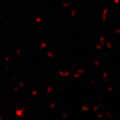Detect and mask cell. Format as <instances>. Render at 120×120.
I'll use <instances>...</instances> for the list:
<instances>
[{"instance_id": "1", "label": "cell", "mask_w": 120, "mask_h": 120, "mask_svg": "<svg viewBox=\"0 0 120 120\" xmlns=\"http://www.w3.org/2000/svg\"><path fill=\"white\" fill-rule=\"evenodd\" d=\"M108 12H109L108 8H105V9H104V10H103V12H102V20L104 22L106 21Z\"/></svg>"}, {"instance_id": "2", "label": "cell", "mask_w": 120, "mask_h": 120, "mask_svg": "<svg viewBox=\"0 0 120 120\" xmlns=\"http://www.w3.org/2000/svg\"><path fill=\"white\" fill-rule=\"evenodd\" d=\"M59 75H61L62 77H67V76H69L70 75V72H64V71H59Z\"/></svg>"}, {"instance_id": "3", "label": "cell", "mask_w": 120, "mask_h": 120, "mask_svg": "<svg viewBox=\"0 0 120 120\" xmlns=\"http://www.w3.org/2000/svg\"><path fill=\"white\" fill-rule=\"evenodd\" d=\"M47 46V44L46 42H42L41 45H40V50H42V49H44Z\"/></svg>"}, {"instance_id": "4", "label": "cell", "mask_w": 120, "mask_h": 120, "mask_svg": "<svg viewBox=\"0 0 120 120\" xmlns=\"http://www.w3.org/2000/svg\"><path fill=\"white\" fill-rule=\"evenodd\" d=\"M104 41H105V37L104 36H101L100 38V42H101V46L104 45Z\"/></svg>"}, {"instance_id": "5", "label": "cell", "mask_w": 120, "mask_h": 120, "mask_svg": "<svg viewBox=\"0 0 120 120\" xmlns=\"http://www.w3.org/2000/svg\"><path fill=\"white\" fill-rule=\"evenodd\" d=\"M82 111H88L90 110V107L88 106H85H85H82Z\"/></svg>"}, {"instance_id": "6", "label": "cell", "mask_w": 120, "mask_h": 120, "mask_svg": "<svg viewBox=\"0 0 120 120\" xmlns=\"http://www.w3.org/2000/svg\"><path fill=\"white\" fill-rule=\"evenodd\" d=\"M46 55L50 57V58H53L54 57V54L51 52V51H47V53H46Z\"/></svg>"}, {"instance_id": "7", "label": "cell", "mask_w": 120, "mask_h": 120, "mask_svg": "<svg viewBox=\"0 0 120 120\" xmlns=\"http://www.w3.org/2000/svg\"><path fill=\"white\" fill-rule=\"evenodd\" d=\"M52 90H53V87H52V86H49V87L47 88L46 93H50L52 92Z\"/></svg>"}, {"instance_id": "8", "label": "cell", "mask_w": 120, "mask_h": 120, "mask_svg": "<svg viewBox=\"0 0 120 120\" xmlns=\"http://www.w3.org/2000/svg\"><path fill=\"white\" fill-rule=\"evenodd\" d=\"M36 22H42V18L41 17H40V16H38V17H36Z\"/></svg>"}, {"instance_id": "9", "label": "cell", "mask_w": 120, "mask_h": 120, "mask_svg": "<svg viewBox=\"0 0 120 120\" xmlns=\"http://www.w3.org/2000/svg\"><path fill=\"white\" fill-rule=\"evenodd\" d=\"M80 77V74L78 73V72L75 73V74L73 75V78H79Z\"/></svg>"}, {"instance_id": "10", "label": "cell", "mask_w": 120, "mask_h": 120, "mask_svg": "<svg viewBox=\"0 0 120 120\" xmlns=\"http://www.w3.org/2000/svg\"><path fill=\"white\" fill-rule=\"evenodd\" d=\"M106 46L108 47V49H111V48H112V44H111V43H110V42H107L106 43Z\"/></svg>"}, {"instance_id": "11", "label": "cell", "mask_w": 120, "mask_h": 120, "mask_svg": "<svg viewBox=\"0 0 120 120\" xmlns=\"http://www.w3.org/2000/svg\"><path fill=\"white\" fill-rule=\"evenodd\" d=\"M85 72V69H78V72L80 73V75L81 74H83Z\"/></svg>"}, {"instance_id": "12", "label": "cell", "mask_w": 120, "mask_h": 120, "mask_svg": "<svg viewBox=\"0 0 120 120\" xmlns=\"http://www.w3.org/2000/svg\"><path fill=\"white\" fill-rule=\"evenodd\" d=\"M56 107V103H51L50 105V109H54Z\"/></svg>"}, {"instance_id": "13", "label": "cell", "mask_w": 120, "mask_h": 120, "mask_svg": "<svg viewBox=\"0 0 120 120\" xmlns=\"http://www.w3.org/2000/svg\"><path fill=\"white\" fill-rule=\"evenodd\" d=\"M76 14H77V11L76 10H72L71 12V16L72 17V18H74V17L76 15Z\"/></svg>"}, {"instance_id": "14", "label": "cell", "mask_w": 120, "mask_h": 120, "mask_svg": "<svg viewBox=\"0 0 120 120\" xmlns=\"http://www.w3.org/2000/svg\"><path fill=\"white\" fill-rule=\"evenodd\" d=\"M102 77H103V78L106 79V78L108 77V72H104L102 75Z\"/></svg>"}, {"instance_id": "15", "label": "cell", "mask_w": 120, "mask_h": 120, "mask_svg": "<svg viewBox=\"0 0 120 120\" xmlns=\"http://www.w3.org/2000/svg\"><path fill=\"white\" fill-rule=\"evenodd\" d=\"M102 47H103V46H101V44L96 45V49H98V50H101V49H102Z\"/></svg>"}, {"instance_id": "16", "label": "cell", "mask_w": 120, "mask_h": 120, "mask_svg": "<svg viewBox=\"0 0 120 120\" xmlns=\"http://www.w3.org/2000/svg\"><path fill=\"white\" fill-rule=\"evenodd\" d=\"M62 116L64 119H66V118L68 117V114H67V113H63V114H62Z\"/></svg>"}, {"instance_id": "17", "label": "cell", "mask_w": 120, "mask_h": 120, "mask_svg": "<svg viewBox=\"0 0 120 120\" xmlns=\"http://www.w3.org/2000/svg\"><path fill=\"white\" fill-rule=\"evenodd\" d=\"M62 6L63 7H69V4H68V3H63L62 4Z\"/></svg>"}, {"instance_id": "18", "label": "cell", "mask_w": 120, "mask_h": 120, "mask_svg": "<svg viewBox=\"0 0 120 120\" xmlns=\"http://www.w3.org/2000/svg\"><path fill=\"white\" fill-rule=\"evenodd\" d=\"M112 90H113V87H112V86L108 87V88H107V90H108V91H109V92L112 91Z\"/></svg>"}, {"instance_id": "19", "label": "cell", "mask_w": 120, "mask_h": 120, "mask_svg": "<svg viewBox=\"0 0 120 120\" xmlns=\"http://www.w3.org/2000/svg\"><path fill=\"white\" fill-rule=\"evenodd\" d=\"M32 93H33V96H36V94L38 93V91H37V90H33Z\"/></svg>"}, {"instance_id": "20", "label": "cell", "mask_w": 120, "mask_h": 120, "mask_svg": "<svg viewBox=\"0 0 120 120\" xmlns=\"http://www.w3.org/2000/svg\"><path fill=\"white\" fill-rule=\"evenodd\" d=\"M115 33H116V34H119V33H120V28H117V29L115 30Z\"/></svg>"}, {"instance_id": "21", "label": "cell", "mask_w": 120, "mask_h": 120, "mask_svg": "<svg viewBox=\"0 0 120 120\" xmlns=\"http://www.w3.org/2000/svg\"><path fill=\"white\" fill-rule=\"evenodd\" d=\"M98 108H99V106H94V107H93V111H97Z\"/></svg>"}, {"instance_id": "22", "label": "cell", "mask_w": 120, "mask_h": 120, "mask_svg": "<svg viewBox=\"0 0 120 120\" xmlns=\"http://www.w3.org/2000/svg\"><path fill=\"white\" fill-rule=\"evenodd\" d=\"M106 116H107V117H109V118H112L111 117V114H106Z\"/></svg>"}, {"instance_id": "23", "label": "cell", "mask_w": 120, "mask_h": 120, "mask_svg": "<svg viewBox=\"0 0 120 120\" xmlns=\"http://www.w3.org/2000/svg\"><path fill=\"white\" fill-rule=\"evenodd\" d=\"M94 64H95L96 66H98V64H99V62H98V61H95V62H94Z\"/></svg>"}, {"instance_id": "24", "label": "cell", "mask_w": 120, "mask_h": 120, "mask_svg": "<svg viewBox=\"0 0 120 120\" xmlns=\"http://www.w3.org/2000/svg\"><path fill=\"white\" fill-rule=\"evenodd\" d=\"M114 2L116 4H119V0H114Z\"/></svg>"}, {"instance_id": "25", "label": "cell", "mask_w": 120, "mask_h": 120, "mask_svg": "<svg viewBox=\"0 0 120 120\" xmlns=\"http://www.w3.org/2000/svg\"><path fill=\"white\" fill-rule=\"evenodd\" d=\"M97 116H98V118H100V119H101V118H102V117H103V115H102L101 114H98L97 115Z\"/></svg>"}, {"instance_id": "26", "label": "cell", "mask_w": 120, "mask_h": 120, "mask_svg": "<svg viewBox=\"0 0 120 120\" xmlns=\"http://www.w3.org/2000/svg\"><path fill=\"white\" fill-rule=\"evenodd\" d=\"M91 85H95V82H94V81H92V82H91Z\"/></svg>"}, {"instance_id": "27", "label": "cell", "mask_w": 120, "mask_h": 120, "mask_svg": "<svg viewBox=\"0 0 120 120\" xmlns=\"http://www.w3.org/2000/svg\"><path fill=\"white\" fill-rule=\"evenodd\" d=\"M101 99H102V97H101V96L99 97V100H101Z\"/></svg>"}]
</instances>
